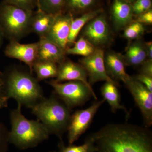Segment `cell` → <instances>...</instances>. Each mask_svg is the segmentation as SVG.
<instances>
[{"mask_svg": "<svg viewBox=\"0 0 152 152\" xmlns=\"http://www.w3.org/2000/svg\"><path fill=\"white\" fill-rule=\"evenodd\" d=\"M97 152H152L149 128L128 124H109L92 134Z\"/></svg>", "mask_w": 152, "mask_h": 152, "instance_id": "6da1fadb", "label": "cell"}, {"mask_svg": "<svg viewBox=\"0 0 152 152\" xmlns=\"http://www.w3.org/2000/svg\"><path fill=\"white\" fill-rule=\"evenodd\" d=\"M18 104L10 113L11 129L9 133L10 143L20 150L32 148L49 138L50 134L39 120H28L22 113Z\"/></svg>", "mask_w": 152, "mask_h": 152, "instance_id": "7a4b0ae2", "label": "cell"}, {"mask_svg": "<svg viewBox=\"0 0 152 152\" xmlns=\"http://www.w3.org/2000/svg\"><path fill=\"white\" fill-rule=\"evenodd\" d=\"M4 79L8 99H14L22 106L31 109L45 98L38 80L30 72L14 69Z\"/></svg>", "mask_w": 152, "mask_h": 152, "instance_id": "3957f363", "label": "cell"}, {"mask_svg": "<svg viewBox=\"0 0 152 152\" xmlns=\"http://www.w3.org/2000/svg\"><path fill=\"white\" fill-rule=\"evenodd\" d=\"M32 113L46 128L50 134L62 140L67 131L71 116V110L53 93L31 108Z\"/></svg>", "mask_w": 152, "mask_h": 152, "instance_id": "277c9868", "label": "cell"}, {"mask_svg": "<svg viewBox=\"0 0 152 152\" xmlns=\"http://www.w3.org/2000/svg\"><path fill=\"white\" fill-rule=\"evenodd\" d=\"M33 11L3 2L0 4V26L5 37L18 41L31 32Z\"/></svg>", "mask_w": 152, "mask_h": 152, "instance_id": "5b68a950", "label": "cell"}, {"mask_svg": "<svg viewBox=\"0 0 152 152\" xmlns=\"http://www.w3.org/2000/svg\"><path fill=\"white\" fill-rule=\"evenodd\" d=\"M48 83L53 88V93L70 110L83 105L93 97L97 100V97L92 88L79 81L66 83L51 80Z\"/></svg>", "mask_w": 152, "mask_h": 152, "instance_id": "8992f818", "label": "cell"}, {"mask_svg": "<svg viewBox=\"0 0 152 152\" xmlns=\"http://www.w3.org/2000/svg\"><path fill=\"white\" fill-rule=\"evenodd\" d=\"M105 101L96 100L88 108L76 111L71 115L67 129L68 141L69 145L78 140L87 130L92 122L98 110Z\"/></svg>", "mask_w": 152, "mask_h": 152, "instance_id": "52a82bcc", "label": "cell"}, {"mask_svg": "<svg viewBox=\"0 0 152 152\" xmlns=\"http://www.w3.org/2000/svg\"><path fill=\"white\" fill-rule=\"evenodd\" d=\"M83 37L96 48H102L112 40L111 33L105 17L100 14L87 23L80 32Z\"/></svg>", "mask_w": 152, "mask_h": 152, "instance_id": "ba28073f", "label": "cell"}, {"mask_svg": "<svg viewBox=\"0 0 152 152\" xmlns=\"http://www.w3.org/2000/svg\"><path fill=\"white\" fill-rule=\"evenodd\" d=\"M104 51L103 48H96L92 54L84 57L79 61L86 72L91 86L97 82L104 81L118 85L107 74L104 64Z\"/></svg>", "mask_w": 152, "mask_h": 152, "instance_id": "9c48e42d", "label": "cell"}, {"mask_svg": "<svg viewBox=\"0 0 152 152\" xmlns=\"http://www.w3.org/2000/svg\"><path fill=\"white\" fill-rule=\"evenodd\" d=\"M125 84L140 110L145 127L150 128L152 125V92L131 76Z\"/></svg>", "mask_w": 152, "mask_h": 152, "instance_id": "30bf717a", "label": "cell"}, {"mask_svg": "<svg viewBox=\"0 0 152 152\" xmlns=\"http://www.w3.org/2000/svg\"><path fill=\"white\" fill-rule=\"evenodd\" d=\"M39 42L22 44L18 41H10L4 50L6 56L18 60L28 66L32 73L34 64L37 60Z\"/></svg>", "mask_w": 152, "mask_h": 152, "instance_id": "8fae6325", "label": "cell"}, {"mask_svg": "<svg viewBox=\"0 0 152 152\" xmlns=\"http://www.w3.org/2000/svg\"><path fill=\"white\" fill-rule=\"evenodd\" d=\"M73 19V18L71 13L63 15L61 13L58 14L45 38L66 50L68 48V39Z\"/></svg>", "mask_w": 152, "mask_h": 152, "instance_id": "7c38bea8", "label": "cell"}, {"mask_svg": "<svg viewBox=\"0 0 152 152\" xmlns=\"http://www.w3.org/2000/svg\"><path fill=\"white\" fill-rule=\"evenodd\" d=\"M55 80L62 83L64 81H79L83 83L90 88H93L88 80V75L84 68L80 64L65 60L59 64L58 74Z\"/></svg>", "mask_w": 152, "mask_h": 152, "instance_id": "4fadbf2b", "label": "cell"}, {"mask_svg": "<svg viewBox=\"0 0 152 152\" xmlns=\"http://www.w3.org/2000/svg\"><path fill=\"white\" fill-rule=\"evenodd\" d=\"M105 66L107 74L114 81H121L124 83L129 79L126 71L124 60L122 55L114 51L104 53Z\"/></svg>", "mask_w": 152, "mask_h": 152, "instance_id": "5bb4252c", "label": "cell"}, {"mask_svg": "<svg viewBox=\"0 0 152 152\" xmlns=\"http://www.w3.org/2000/svg\"><path fill=\"white\" fill-rule=\"evenodd\" d=\"M37 60L60 64L66 59V50L46 38H40Z\"/></svg>", "mask_w": 152, "mask_h": 152, "instance_id": "9a60e30c", "label": "cell"}, {"mask_svg": "<svg viewBox=\"0 0 152 152\" xmlns=\"http://www.w3.org/2000/svg\"><path fill=\"white\" fill-rule=\"evenodd\" d=\"M112 21L115 28H124L133 21L132 6L126 0H114L111 7Z\"/></svg>", "mask_w": 152, "mask_h": 152, "instance_id": "2e32d148", "label": "cell"}, {"mask_svg": "<svg viewBox=\"0 0 152 152\" xmlns=\"http://www.w3.org/2000/svg\"><path fill=\"white\" fill-rule=\"evenodd\" d=\"M123 56L126 66L141 65L148 59L145 42L138 39L131 43Z\"/></svg>", "mask_w": 152, "mask_h": 152, "instance_id": "e0dca14e", "label": "cell"}, {"mask_svg": "<svg viewBox=\"0 0 152 152\" xmlns=\"http://www.w3.org/2000/svg\"><path fill=\"white\" fill-rule=\"evenodd\" d=\"M56 15L38 10L35 14H33L31 32L34 33L40 38L45 37L51 27Z\"/></svg>", "mask_w": 152, "mask_h": 152, "instance_id": "ac0fdd59", "label": "cell"}, {"mask_svg": "<svg viewBox=\"0 0 152 152\" xmlns=\"http://www.w3.org/2000/svg\"><path fill=\"white\" fill-rule=\"evenodd\" d=\"M119 85L115 83L106 82L101 88V94L104 99L107 101L110 106L113 113L118 110L124 111L127 117L129 116L130 113L124 106L121 104V96L117 86Z\"/></svg>", "mask_w": 152, "mask_h": 152, "instance_id": "d6986e66", "label": "cell"}, {"mask_svg": "<svg viewBox=\"0 0 152 152\" xmlns=\"http://www.w3.org/2000/svg\"><path fill=\"white\" fill-rule=\"evenodd\" d=\"M102 9L90 11L83 14L79 18L73 19L71 23L70 32L68 39V48L75 43L79 34L87 23L102 13Z\"/></svg>", "mask_w": 152, "mask_h": 152, "instance_id": "ffe728a7", "label": "cell"}, {"mask_svg": "<svg viewBox=\"0 0 152 152\" xmlns=\"http://www.w3.org/2000/svg\"><path fill=\"white\" fill-rule=\"evenodd\" d=\"M33 71H34L38 81L56 77L58 66L56 63L37 61L34 64Z\"/></svg>", "mask_w": 152, "mask_h": 152, "instance_id": "44dd1931", "label": "cell"}, {"mask_svg": "<svg viewBox=\"0 0 152 152\" xmlns=\"http://www.w3.org/2000/svg\"><path fill=\"white\" fill-rule=\"evenodd\" d=\"M74 44L72 47H68L66 49V54L79 55L86 57L92 54L96 49L83 37H81Z\"/></svg>", "mask_w": 152, "mask_h": 152, "instance_id": "7402d4cb", "label": "cell"}, {"mask_svg": "<svg viewBox=\"0 0 152 152\" xmlns=\"http://www.w3.org/2000/svg\"><path fill=\"white\" fill-rule=\"evenodd\" d=\"M59 151L50 152H97L94 140L92 134L86 139L84 143L81 145L75 146L69 145L68 146L65 145L62 140L58 144Z\"/></svg>", "mask_w": 152, "mask_h": 152, "instance_id": "603a6c76", "label": "cell"}, {"mask_svg": "<svg viewBox=\"0 0 152 152\" xmlns=\"http://www.w3.org/2000/svg\"><path fill=\"white\" fill-rule=\"evenodd\" d=\"M66 0H38V10L48 13L58 15L61 13L63 8L65 5Z\"/></svg>", "mask_w": 152, "mask_h": 152, "instance_id": "cb8c5ba5", "label": "cell"}, {"mask_svg": "<svg viewBox=\"0 0 152 152\" xmlns=\"http://www.w3.org/2000/svg\"><path fill=\"white\" fill-rule=\"evenodd\" d=\"M124 29L123 37L130 40L140 39L145 31L144 25L135 20L131 22Z\"/></svg>", "mask_w": 152, "mask_h": 152, "instance_id": "d4e9b609", "label": "cell"}, {"mask_svg": "<svg viewBox=\"0 0 152 152\" xmlns=\"http://www.w3.org/2000/svg\"><path fill=\"white\" fill-rule=\"evenodd\" d=\"M94 2L95 0H66L65 5L71 12L79 13L90 8Z\"/></svg>", "mask_w": 152, "mask_h": 152, "instance_id": "484cf974", "label": "cell"}, {"mask_svg": "<svg viewBox=\"0 0 152 152\" xmlns=\"http://www.w3.org/2000/svg\"><path fill=\"white\" fill-rule=\"evenodd\" d=\"M132 6L134 15L137 16L151 10V0H136Z\"/></svg>", "mask_w": 152, "mask_h": 152, "instance_id": "4316f807", "label": "cell"}, {"mask_svg": "<svg viewBox=\"0 0 152 152\" xmlns=\"http://www.w3.org/2000/svg\"><path fill=\"white\" fill-rule=\"evenodd\" d=\"M35 1L36 0H3V2L33 11L34 7Z\"/></svg>", "mask_w": 152, "mask_h": 152, "instance_id": "83f0119b", "label": "cell"}, {"mask_svg": "<svg viewBox=\"0 0 152 152\" xmlns=\"http://www.w3.org/2000/svg\"><path fill=\"white\" fill-rule=\"evenodd\" d=\"M9 131L4 125L0 124V152H6L9 143Z\"/></svg>", "mask_w": 152, "mask_h": 152, "instance_id": "f1b7e54d", "label": "cell"}, {"mask_svg": "<svg viewBox=\"0 0 152 152\" xmlns=\"http://www.w3.org/2000/svg\"><path fill=\"white\" fill-rule=\"evenodd\" d=\"M8 99L6 95L4 88V75L0 77V111L7 106Z\"/></svg>", "mask_w": 152, "mask_h": 152, "instance_id": "f546056e", "label": "cell"}, {"mask_svg": "<svg viewBox=\"0 0 152 152\" xmlns=\"http://www.w3.org/2000/svg\"><path fill=\"white\" fill-rule=\"evenodd\" d=\"M133 77L140 82L148 89L152 92V77L140 73Z\"/></svg>", "mask_w": 152, "mask_h": 152, "instance_id": "4dcf8cb0", "label": "cell"}, {"mask_svg": "<svg viewBox=\"0 0 152 152\" xmlns=\"http://www.w3.org/2000/svg\"><path fill=\"white\" fill-rule=\"evenodd\" d=\"M136 21L142 23V24L152 25V11L151 10L145 12L137 16Z\"/></svg>", "mask_w": 152, "mask_h": 152, "instance_id": "1f68e13d", "label": "cell"}, {"mask_svg": "<svg viewBox=\"0 0 152 152\" xmlns=\"http://www.w3.org/2000/svg\"><path fill=\"white\" fill-rule=\"evenodd\" d=\"M141 66L140 73L152 77V60L147 59Z\"/></svg>", "mask_w": 152, "mask_h": 152, "instance_id": "d6a6232c", "label": "cell"}, {"mask_svg": "<svg viewBox=\"0 0 152 152\" xmlns=\"http://www.w3.org/2000/svg\"><path fill=\"white\" fill-rule=\"evenodd\" d=\"M148 59L152 60V42H145Z\"/></svg>", "mask_w": 152, "mask_h": 152, "instance_id": "836d02e7", "label": "cell"}, {"mask_svg": "<svg viewBox=\"0 0 152 152\" xmlns=\"http://www.w3.org/2000/svg\"><path fill=\"white\" fill-rule=\"evenodd\" d=\"M4 33H3L1 28L0 26V47L2 45L3 40H4Z\"/></svg>", "mask_w": 152, "mask_h": 152, "instance_id": "e575fe53", "label": "cell"}, {"mask_svg": "<svg viewBox=\"0 0 152 152\" xmlns=\"http://www.w3.org/2000/svg\"><path fill=\"white\" fill-rule=\"evenodd\" d=\"M126 1L128 2L131 3V2H135L136 0H126Z\"/></svg>", "mask_w": 152, "mask_h": 152, "instance_id": "d590c367", "label": "cell"}, {"mask_svg": "<svg viewBox=\"0 0 152 152\" xmlns=\"http://www.w3.org/2000/svg\"><path fill=\"white\" fill-rule=\"evenodd\" d=\"M3 75V74H2L1 73V72H0V77H1V76H2Z\"/></svg>", "mask_w": 152, "mask_h": 152, "instance_id": "8d00e7d4", "label": "cell"}, {"mask_svg": "<svg viewBox=\"0 0 152 152\" xmlns=\"http://www.w3.org/2000/svg\"><path fill=\"white\" fill-rule=\"evenodd\" d=\"M37 1H38V0H36V2H37Z\"/></svg>", "mask_w": 152, "mask_h": 152, "instance_id": "74e56055", "label": "cell"}]
</instances>
